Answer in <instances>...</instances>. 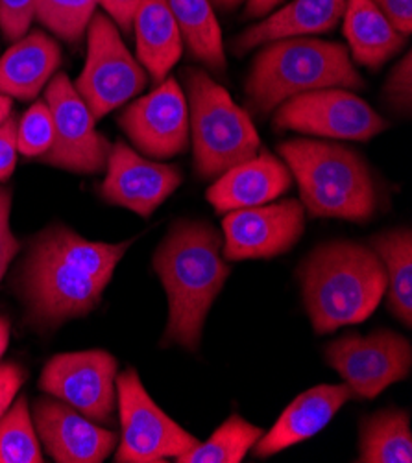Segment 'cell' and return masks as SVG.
I'll return each mask as SVG.
<instances>
[{
  "label": "cell",
  "instance_id": "19",
  "mask_svg": "<svg viewBox=\"0 0 412 463\" xmlns=\"http://www.w3.org/2000/svg\"><path fill=\"white\" fill-rule=\"evenodd\" d=\"M60 44L41 30H28L0 58V95L34 100L62 65Z\"/></svg>",
  "mask_w": 412,
  "mask_h": 463
},
{
  "label": "cell",
  "instance_id": "3",
  "mask_svg": "<svg viewBox=\"0 0 412 463\" xmlns=\"http://www.w3.org/2000/svg\"><path fill=\"white\" fill-rule=\"evenodd\" d=\"M303 301L318 335L369 319L387 294V273L372 248L330 242L316 248L300 269Z\"/></svg>",
  "mask_w": 412,
  "mask_h": 463
},
{
  "label": "cell",
  "instance_id": "28",
  "mask_svg": "<svg viewBox=\"0 0 412 463\" xmlns=\"http://www.w3.org/2000/svg\"><path fill=\"white\" fill-rule=\"evenodd\" d=\"M99 0H35L34 19L67 43H80Z\"/></svg>",
  "mask_w": 412,
  "mask_h": 463
},
{
  "label": "cell",
  "instance_id": "40",
  "mask_svg": "<svg viewBox=\"0 0 412 463\" xmlns=\"http://www.w3.org/2000/svg\"><path fill=\"white\" fill-rule=\"evenodd\" d=\"M213 8H220V10H235L241 5L248 3V0H209Z\"/></svg>",
  "mask_w": 412,
  "mask_h": 463
},
{
  "label": "cell",
  "instance_id": "20",
  "mask_svg": "<svg viewBox=\"0 0 412 463\" xmlns=\"http://www.w3.org/2000/svg\"><path fill=\"white\" fill-rule=\"evenodd\" d=\"M344 6L346 0H292L239 35L234 41V51L244 54L272 41L331 32L340 23Z\"/></svg>",
  "mask_w": 412,
  "mask_h": 463
},
{
  "label": "cell",
  "instance_id": "9",
  "mask_svg": "<svg viewBox=\"0 0 412 463\" xmlns=\"http://www.w3.org/2000/svg\"><path fill=\"white\" fill-rule=\"evenodd\" d=\"M276 129L366 143L388 128L385 118L355 92L328 87L302 92L283 102L273 115Z\"/></svg>",
  "mask_w": 412,
  "mask_h": 463
},
{
  "label": "cell",
  "instance_id": "23",
  "mask_svg": "<svg viewBox=\"0 0 412 463\" xmlns=\"http://www.w3.org/2000/svg\"><path fill=\"white\" fill-rule=\"evenodd\" d=\"M372 250L383 262L387 273V294L390 312L403 323L412 326V233L410 227L394 231L370 239Z\"/></svg>",
  "mask_w": 412,
  "mask_h": 463
},
{
  "label": "cell",
  "instance_id": "39",
  "mask_svg": "<svg viewBox=\"0 0 412 463\" xmlns=\"http://www.w3.org/2000/svg\"><path fill=\"white\" fill-rule=\"evenodd\" d=\"M14 113V102L8 97L0 95V128L8 120V117Z\"/></svg>",
  "mask_w": 412,
  "mask_h": 463
},
{
  "label": "cell",
  "instance_id": "16",
  "mask_svg": "<svg viewBox=\"0 0 412 463\" xmlns=\"http://www.w3.org/2000/svg\"><path fill=\"white\" fill-rule=\"evenodd\" d=\"M34 425L39 441L60 463H101L117 447V434L49 395L34 404Z\"/></svg>",
  "mask_w": 412,
  "mask_h": 463
},
{
  "label": "cell",
  "instance_id": "25",
  "mask_svg": "<svg viewBox=\"0 0 412 463\" xmlns=\"http://www.w3.org/2000/svg\"><path fill=\"white\" fill-rule=\"evenodd\" d=\"M362 463H410L412 432L408 413L403 410H381L360 425Z\"/></svg>",
  "mask_w": 412,
  "mask_h": 463
},
{
  "label": "cell",
  "instance_id": "34",
  "mask_svg": "<svg viewBox=\"0 0 412 463\" xmlns=\"http://www.w3.org/2000/svg\"><path fill=\"white\" fill-rule=\"evenodd\" d=\"M24 381H26V372L19 364L15 362L0 364V418H3V413L10 408V404L17 397Z\"/></svg>",
  "mask_w": 412,
  "mask_h": 463
},
{
  "label": "cell",
  "instance_id": "7",
  "mask_svg": "<svg viewBox=\"0 0 412 463\" xmlns=\"http://www.w3.org/2000/svg\"><path fill=\"white\" fill-rule=\"evenodd\" d=\"M87 58L74 89L95 120L129 102L147 87L149 74L124 44L117 24L95 14L87 26Z\"/></svg>",
  "mask_w": 412,
  "mask_h": 463
},
{
  "label": "cell",
  "instance_id": "21",
  "mask_svg": "<svg viewBox=\"0 0 412 463\" xmlns=\"http://www.w3.org/2000/svg\"><path fill=\"white\" fill-rule=\"evenodd\" d=\"M342 19L348 52L357 65L378 71L403 51L405 35L387 21L372 0H346Z\"/></svg>",
  "mask_w": 412,
  "mask_h": 463
},
{
  "label": "cell",
  "instance_id": "1",
  "mask_svg": "<svg viewBox=\"0 0 412 463\" xmlns=\"http://www.w3.org/2000/svg\"><path fill=\"white\" fill-rule=\"evenodd\" d=\"M131 244L91 242L65 225L41 231L19 273L30 321L35 327L53 329L95 310Z\"/></svg>",
  "mask_w": 412,
  "mask_h": 463
},
{
  "label": "cell",
  "instance_id": "37",
  "mask_svg": "<svg viewBox=\"0 0 412 463\" xmlns=\"http://www.w3.org/2000/svg\"><path fill=\"white\" fill-rule=\"evenodd\" d=\"M282 0H248L246 14L250 17H263L276 8Z\"/></svg>",
  "mask_w": 412,
  "mask_h": 463
},
{
  "label": "cell",
  "instance_id": "36",
  "mask_svg": "<svg viewBox=\"0 0 412 463\" xmlns=\"http://www.w3.org/2000/svg\"><path fill=\"white\" fill-rule=\"evenodd\" d=\"M143 0H99L104 14L120 28V32L129 33L133 24V15Z\"/></svg>",
  "mask_w": 412,
  "mask_h": 463
},
{
  "label": "cell",
  "instance_id": "35",
  "mask_svg": "<svg viewBox=\"0 0 412 463\" xmlns=\"http://www.w3.org/2000/svg\"><path fill=\"white\" fill-rule=\"evenodd\" d=\"M372 3L401 35H410L412 0H372Z\"/></svg>",
  "mask_w": 412,
  "mask_h": 463
},
{
  "label": "cell",
  "instance_id": "8",
  "mask_svg": "<svg viewBox=\"0 0 412 463\" xmlns=\"http://www.w3.org/2000/svg\"><path fill=\"white\" fill-rule=\"evenodd\" d=\"M115 388L122 429L115 461L159 463L179 458L198 443L152 401L135 369L117 375Z\"/></svg>",
  "mask_w": 412,
  "mask_h": 463
},
{
  "label": "cell",
  "instance_id": "32",
  "mask_svg": "<svg viewBox=\"0 0 412 463\" xmlns=\"http://www.w3.org/2000/svg\"><path fill=\"white\" fill-rule=\"evenodd\" d=\"M12 213V191L0 187V283L10 266V262L19 253V242L10 229Z\"/></svg>",
  "mask_w": 412,
  "mask_h": 463
},
{
  "label": "cell",
  "instance_id": "14",
  "mask_svg": "<svg viewBox=\"0 0 412 463\" xmlns=\"http://www.w3.org/2000/svg\"><path fill=\"white\" fill-rule=\"evenodd\" d=\"M119 126L147 157L168 159L189 146V108L174 78H165L147 97L129 104Z\"/></svg>",
  "mask_w": 412,
  "mask_h": 463
},
{
  "label": "cell",
  "instance_id": "15",
  "mask_svg": "<svg viewBox=\"0 0 412 463\" xmlns=\"http://www.w3.org/2000/svg\"><path fill=\"white\" fill-rule=\"evenodd\" d=\"M181 179L176 166L150 161L119 141L111 145L101 194L111 205L149 218L170 198Z\"/></svg>",
  "mask_w": 412,
  "mask_h": 463
},
{
  "label": "cell",
  "instance_id": "11",
  "mask_svg": "<svg viewBox=\"0 0 412 463\" xmlns=\"http://www.w3.org/2000/svg\"><path fill=\"white\" fill-rule=\"evenodd\" d=\"M326 360L353 395L374 399L408 377L412 347L401 335L381 329L369 336L348 335L335 340L326 349Z\"/></svg>",
  "mask_w": 412,
  "mask_h": 463
},
{
  "label": "cell",
  "instance_id": "26",
  "mask_svg": "<svg viewBox=\"0 0 412 463\" xmlns=\"http://www.w3.org/2000/svg\"><path fill=\"white\" fill-rule=\"evenodd\" d=\"M263 436V429L244 421L241 415H232L215 434L196 443L191 450L176 458L177 463H241L250 449Z\"/></svg>",
  "mask_w": 412,
  "mask_h": 463
},
{
  "label": "cell",
  "instance_id": "24",
  "mask_svg": "<svg viewBox=\"0 0 412 463\" xmlns=\"http://www.w3.org/2000/svg\"><path fill=\"white\" fill-rule=\"evenodd\" d=\"M191 56L215 72L225 71L222 30L209 0H167Z\"/></svg>",
  "mask_w": 412,
  "mask_h": 463
},
{
  "label": "cell",
  "instance_id": "22",
  "mask_svg": "<svg viewBox=\"0 0 412 463\" xmlns=\"http://www.w3.org/2000/svg\"><path fill=\"white\" fill-rule=\"evenodd\" d=\"M131 30H135L137 61L154 83H161L183 52V39L167 0H143L133 15Z\"/></svg>",
  "mask_w": 412,
  "mask_h": 463
},
{
  "label": "cell",
  "instance_id": "31",
  "mask_svg": "<svg viewBox=\"0 0 412 463\" xmlns=\"http://www.w3.org/2000/svg\"><path fill=\"white\" fill-rule=\"evenodd\" d=\"M35 0H0V35L14 43L32 26Z\"/></svg>",
  "mask_w": 412,
  "mask_h": 463
},
{
  "label": "cell",
  "instance_id": "29",
  "mask_svg": "<svg viewBox=\"0 0 412 463\" xmlns=\"http://www.w3.org/2000/svg\"><path fill=\"white\" fill-rule=\"evenodd\" d=\"M54 145V120L44 100L34 102L17 122V152L41 159Z\"/></svg>",
  "mask_w": 412,
  "mask_h": 463
},
{
  "label": "cell",
  "instance_id": "33",
  "mask_svg": "<svg viewBox=\"0 0 412 463\" xmlns=\"http://www.w3.org/2000/svg\"><path fill=\"white\" fill-rule=\"evenodd\" d=\"M17 115L12 113L0 128V181H6L17 165Z\"/></svg>",
  "mask_w": 412,
  "mask_h": 463
},
{
  "label": "cell",
  "instance_id": "13",
  "mask_svg": "<svg viewBox=\"0 0 412 463\" xmlns=\"http://www.w3.org/2000/svg\"><path fill=\"white\" fill-rule=\"evenodd\" d=\"M224 259H272L291 251L305 229V209L298 200L225 213Z\"/></svg>",
  "mask_w": 412,
  "mask_h": 463
},
{
  "label": "cell",
  "instance_id": "38",
  "mask_svg": "<svg viewBox=\"0 0 412 463\" xmlns=\"http://www.w3.org/2000/svg\"><path fill=\"white\" fill-rule=\"evenodd\" d=\"M10 342V321L8 317L0 316V356L5 354Z\"/></svg>",
  "mask_w": 412,
  "mask_h": 463
},
{
  "label": "cell",
  "instance_id": "10",
  "mask_svg": "<svg viewBox=\"0 0 412 463\" xmlns=\"http://www.w3.org/2000/svg\"><path fill=\"white\" fill-rule=\"evenodd\" d=\"M44 102L54 120V145L39 161L74 174L102 172L111 143L97 131L95 117L65 72L53 76L44 90Z\"/></svg>",
  "mask_w": 412,
  "mask_h": 463
},
{
  "label": "cell",
  "instance_id": "27",
  "mask_svg": "<svg viewBox=\"0 0 412 463\" xmlns=\"http://www.w3.org/2000/svg\"><path fill=\"white\" fill-rule=\"evenodd\" d=\"M43 452L26 397H19L0 418V463H41Z\"/></svg>",
  "mask_w": 412,
  "mask_h": 463
},
{
  "label": "cell",
  "instance_id": "18",
  "mask_svg": "<svg viewBox=\"0 0 412 463\" xmlns=\"http://www.w3.org/2000/svg\"><path fill=\"white\" fill-rule=\"evenodd\" d=\"M353 397L346 384H320L298 395L266 434L254 445L257 458H268L311 439Z\"/></svg>",
  "mask_w": 412,
  "mask_h": 463
},
{
  "label": "cell",
  "instance_id": "2",
  "mask_svg": "<svg viewBox=\"0 0 412 463\" xmlns=\"http://www.w3.org/2000/svg\"><path fill=\"white\" fill-rule=\"evenodd\" d=\"M222 237L206 222H176L159 244L152 266L168 296L163 345L198 351L204 321L230 275L220 255Z\"/></svg>",
  "mask_w": 412,
  "mask_h": 463
},
{
  "label": "cell",
  "instance_id": "6",
  "mask_svg": "<svg viewBox=\"0 0 412 463\" xmlns=\"http://www.w3.org/2000/svg\"><path fill=\"white\" fill-rule=\"evenodd\" d=\"M189 131L200 177L215 179L259 154L261 138L250 115L200 69H186Z\"/></svg>",
  "mask_w": 412,
  "mask_h": 463
},
{
  "label": "cell",
  "instance_id": "30",
  "mask_svg": "<svg viewBox=\"0 0 412 463\" xmlns=\"http://www.w3.org/2000/svg\"><path fill=\"white\" fill-rule=\"evenodd\" d=\"M385 99L390 108L398 113H410L412 106V56L410 51L403 60L390 71V76L385 83Z\"/></svg>",
  "mask_w": 412,
  "mask_h": 463
},
{
  "label": "cell",
  "instance_id": "17",
  "mask_svg": "<svg viewBox=\"0 0 412 463\" xmlns=\"http://www.w3.org/2000/svg\"><path fill=\"white\" fill-rule=\"evenodd\" d=\"M292 174L285 163L268 152L225 170L207 189V202L216 213L259 207L291 189Z\"/></svg>",
  "mask_w": 412,
  "mask_h": 463
},
{
  "label": "cell",
  "instance_id": "12",
  "mask_svg": "<svg viewBox=\"0 0 412 463\" xmlns=\"http://www.w3.org/2000/svg\"><path fill=\"white\" fill-rule=\"evenodd\" d=\"M117 360L106 351L63 353L44 365L39 388L67 402L91 421L111 425L117 401Z\"/></svg>",
  "mask_w": 412,
  "mask_h": 463
},
{
  "label": "cell",
  "instance_id": "5",
  "mask_svg": "<svg viewBox=\"0 0 412 463\" xmlns=\"http://www.w3.org/2000/svg\"><path fill=\"white\" fill-rule=\"evenodd\" d=\"M278 150L298 181L303 209L312 218L369 222L374 216L376 184L369 166L351 148L294 138Z\"/></svg>",
  "mask_w": 412,
  "mask_h": 463
},
{
  "label": "cell",
  "instance_id": "4",
  "mask_svg": "<svg viewBox=\"0 0 412 463\" xmlns=\"http://www.w3.org/2000/svg\"><path fill=\"white\" fill-rule=\"evenodd\" d=\"M328 87H364L346 46L311 37H291L266 43L255 56L246 80V97L254 111L268 115L302 92Z\"/></svg>",
  "mask_w": 412,
  "mask_h": 463
}]
</instances>
